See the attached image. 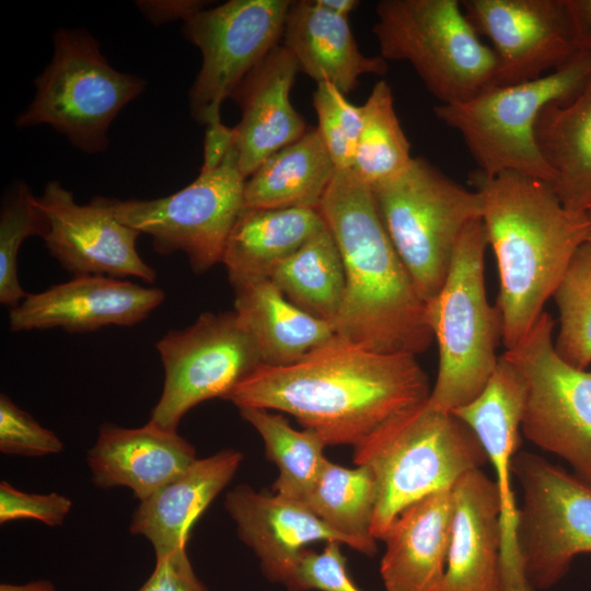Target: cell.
<instances>
[{"instance_id":"6da1fadb","label":"cell","mask_w":591,"mask_h":591,"mask_svg":"<svg viewBox=\"0 0 591 591\" xmlns=\"http://www.w3.org/2000/svg\"><path fill=\"white\" fill-rule=\"evenodd\" d=\"M430 392L415 355L378 352L335 335L294 362L258 366L225 399L290 414L327 445L355 447Z\"/></svg>"},{"instance_id":"7a4b0ae2","label":"cell","mask_w":591,"mask_h":591,"mask_svg":"<svg viewBox=\"0 0 591 591\" xmlns=\"http://www.w3.org/2000/svg\"><path fill=\"white\" fill-rule=\"evenodd\" d=\"M318 210L345 270L335 334L378 352L426 351L434 338L427 304L390 240L371 187L350 169L336 170Z\"/></svg>"},{"instance_id":"3957f363","label":"cell","mask_w":591,"mask_h":591,"mask_svg":"<svg viewBox=\"0 0 591 591\" xmlns=\"http://www.w3.org/2000/svg\"><path fill=\"white\" fill-rule=\"evenodd\" d=\"M470 183L483 198L488 245L496 257L506 349L518 344L544 312L576 251L588 241V212L566 208L552 185L515 172Z\"/></svg>"},{"instance_id":"277c9868","label":"cell","mask_w":591,"mask_h":591,"mask_svg":"<svg viewBox=\"0 0 591 591\" xmlns=\"http://www.w3.org/2000/svg\"><path fill=\"white\" fill-rule=\"evenodd\" d=\"M354 462L368 466L378 500L371 528L381 540L408 506L438 491L451 490L465 474L480 470L486 452L474 431L453 412L429 401L383 422L355 445Z\"/></svg>"},{"instance_id":"5b68a950","label":"cell","mask_w":591,"mask_h":591,"mask_svg":"<svg viewBox=\"0 0 591 591\" xmlns=\"http://www.w3.org/2000/svg\"><path fill=\"white\" fill-rule=\"evenodd\" d=\"M487 246L483 220L473 221L457 241L442 288L426 303L439 347L438 375L428 401L441 410L454 412L476 398L498 364L502 317L486 297Z\"/></svg>"},{"instance_id":"8992f818","label":"cell","mask_w":591,"mask_h":591,"mask_svg":"<svg viewBox=\"0 0 591 591\" xmlns=\"http://www.w3.org/2000/svg\"><path fill=\"white\" fill-rule=\"evenodd\" d=\"M590 81L591 51L580 50L541 78L494 85L464 102L438 104L433 113L461 135L483 174L515 172L552 185L554 173L535 138L536 120L546 106L570 102Z\"/></svg>"},{"instance_id":"52a82bcc","label":"cell","mask_w":591,"mask_h":591,"mask_svg":"<svg viewBox=\"0 0 591 591\" xmlns=\"http://www.w3.org/2000/svg\"><path fill=\"white\" fill-rule=\"evenodd\" d=\"M382 223L427 303L442 288L464 229L482 219L483 198L422 157L372 188Z\"/></svg>"},{"instance_id":"ba28073f","label":"cell","mask_w":591,"mask_h":591,"mask_svg":"<svg viewBox=\"0 0 591 591\" xmlns=\"http://www.w3.org/2000/svg\"><path fill=\"white\" fill-rule=\"evenodd\" d=\"M380 56L407 61L440 104L464 102L495 85L496 57L457 0H382Z\"/></svg>"},{"instance_id":"9c48e42d","label":"cell","mask_w":591,"mask_h":591,"mask_svg":"<svg viewBox=\"0 0 591 591\" xmlns=\"http://www.w3.org/2000/svg\"><path fill=\"white\" fill-rule=\"evenodd\" d=\"M53 40L51 61L35 79V96L15 124H46L81 151L103 152L111 124L146 82L114 69L85 30L58 28Z\"/></svg>"},{"instance_id":"30bf717a","label":"cell","mask_w":591,"mask_h":591,"mask_svg":"<svg viewBox=\"0 0 591 591\" xmlns=\"http://www.w3.org/2000/svg\"><path fill=\"white\" fill-rule=\"evenodd\" d=\"M554 326L553 317L543 312L502 356L526 383L522 434L591 484V371L569 364L557 354Z\"/></svg>"},{"instance_id":"8fae6325","label":"cell","mask_w":591,"mask_h":591,"mask_svg":"<svg viewBox=\"0 0 591 591\" xmlns=\"http://www.w3.org/2000/svg\"><path fill=\"white\" fill-rule=\"evenodd\" d=\"M245 181L234 146L218 167L200 171L189 185L170 196L107 201L118 220L151 237L155 252H183L192 269L200 274L221 263L229 234L244 209Z\"/></svg>"},{"instance_id":"7c38bea8","label":"cell","mask_w":591,"mask_h":591,"mask_svg":"<svg viewBox=\"0 0 591 591\" xmlns=\"http://www.w3.org/2000/svg\"><path fill=\"white\" fill-rule=\"evenodd\" d=\"M512 474L522 491L518 544L524 572L535 591L548 590L577 555L591 553V484L526 451L514 455Z\"/></svg>"},{"instance_id":"4fadbf2b","label":"cell","mask_w":591,"mask_h":591,"mask_svg":"<svg viewBox=\"0 0 591 591\" xmlns=\"http://www.w3.org/2000/svg\"><path fill=\"white\" fill-rule=\"evenodd\" d=\"M155 348L164 384L149 421L170 431H177L184 415L197 404L225 399L263 364L254 339L234 311L205 312L190 326L167 332Z\"/></svg>"},{"instance_id":"5bb4252c","label":"cell","mask_w":591,"mask_h":591,"mask_svg":"<svg viewBox=\"0 0 591 591\" xmlns=\"http://www.w3.org/2000/svg\"><path fill=\"white\" fill-rule=\"evenodd\" d=\"M289 0H230L184 21V35L202 56L189 91L193 118L222 123L220 109L242 80L279 45Z\"/></svg>"},{"instance_id":"9a60e30c","label":"cell","mask_w":591,"mask_h":591,"mask_svg":"<svg viewBox=\"0 0 591 591\" xmlns=\"http://www.w3.org/2000/svg\"><path fill=\"white\" fill-rule=\"evenodd\" d=\"M462 9L493 44L495 85L541 78L580 50L565 0H463Z\"/></svg>"},{"instance_id":"2e32d148","label":"cell","mask_w":591,"mask_h":591,"mask_svg":"<svg viewBox=\"0 0 591 591\" xmlns=\"http://www.w3.org/2000/svg\"><path fill=\"white\" fill-rule=\"evenodd\" d=\"M38 200L47 223L43 239L63 269L73 276L155 281L157 271L136 247L141 233L116 218L107 198L95 197L80 205L60 182L50 181Z\"/></svg>"},{"instance_id":"e0dca14e","label":"cell","mask_w":591,"mask_h":591,"mask_svg":"<svg viewBox=\"0 0 591 591\" xmlns=\"http://www.w3.org/2000/svg\"><path fill=\"white\" fill-rule=\"evenodd\" d=\"M525 401L524 378L501 355L482 393L453 412L474 431L496 474L501 503L503 591H535L526 579L519 551V508L511 485Z\"/></svg>"},{"instance_id":"ac0fdd59","label":"cell","mask_w":591,"mask_h":591,"mask_svg":"<svg viewBox=\"0 0 591 591\" xmlns=\"http://www.w3.org/2000/svg\"><path fill=\"white\" fill-rule=\"evenodd\" d=\"M165 299L163 290L102 275L73 276L63 283L27 294L10 310L12 332L60 327L70 333L108 325L134 326Z\"/></svg>"},{"instance_id":"d6986e66","label":"cell","mask_w":591,"mask_h":591,"mask_svg":"<svg viewBox=\"0 0 591 591\" xmlns=\"http://www.w3.org/2000/svg\"><path fill=\"white\" fill-rule=\"evenodd\" d=\"M299 71L294 57L279 44L231 95L241 108L233 132L239 169L245 179L268 157L308 130L304 118L290 102Z\"/></svg>"},{"instance_id":"ffe728a7","label":"cell","mask_w":591,"mask_h":591,"mask_svg":"<svg viewBox=\"0 0 591 591\" xmlns=\"http://www.w3.org/2000/svg\"><path fill=\"white\" fill-rule=\"evenodd\" d=\"M451 494V540L440 591H503L496 482L475 470L462 476Z\"/></svg>"},{"instance_id":"44dd1931","label":"cell","mask_w":591,"mask_h":591,"mask_svg":"<svg viewBox=\"0 0 591 591\" xmlns=\"http://www.w3.org/2000/svg\"><path fill=\"white\" fill-rule=\"evenodd\" d=\"M224 507L236 524L239 537L259 559L264 575L281 584L306 545L324 541L349 546L305 503L277 494L239 485L227 494Z\"/></svg>"},{"instance_id":"7402d4cb","label":"cell","mask_w":591,"mask_h":591,"mask_svg":"<svg viewBox=\"0 0 591 591\" xmlns=\"http://www.w3.org/2000/svg\"><path fill=\"white\" fill-rule=\"evenodd\" d=\"M196 457L194 447L177 431L151 421L139 428L103 424L86 462L93 484L129 488L139 501L184 472Z\"/></svg>"},{"instance_id":"603a6c76","label":"cell","mask_w":591,"mask_h":591,"mask_svg":"<svg viewBox=\"0 0 591 591\" xmlns=\"http://www.w3.org/2000/svg\"><path fill=\"white\" fill-rule=\"evenodd\" d=\"M243 454L228 449L197 459L139 505L129 531L146 537L155 558L186 548L190 530L236 473Z\"/></svg>"},{"instance_id":"cb8c5ba5","label":"cell","mask_w":591,"mask_h":591,"mask_svg":"<svg viewBox=\"0 0 591 591\" xmlns=\"http://www.w3.org/2000/svg\"><path fill=\"white\" fill-rule=\"evenodd\" d=\"M451 490L431 494L404 509L383 540L380 575L385 591H440L451 540Z\"/></svg>"},{"instance_id":"d4e9b609","label":"cell","mask_w":591,"mask_h":591,"mask_svg":"<svg viewBox=\"0 0 591 591\" xmlns=\"http://www.w3.org/2000/svg\"><path fill=\"white\" fill-rule=\"evenodd\" d=\"M282 45L300 71L317 83L328 82L345 95L358 86L362 74L383 76L387 70L384 58L361 53L348 18L328 11L317 0L290 2Z\"/></svg>"},{"instance_id":"484cf974","label":"cell","mask_w":591,"mask_h":591,"mask_svg":"<svg viewBox=\"0 0 591 591\" xmlns=\"http://www.w3.org/2000/svg\"><path fill=\"white\" fill-rule=\"evenodd\" d=\"M325 228L318 208H244L221 257L233 289L269 279L280 262Z\"/></svg>"},{"instance_id":"4316f807","label":"cell","mask_w":591,"mask_h":591,"mask_svg":"<svg viewBox=\"0 0 591 591\" xmlns=\"http://www.w3.org/2000/svg\"><path fill=\"white\" fill-rule=\"evenodd\" d=\"M235 291L234 312L254 339L263 364L294 362L333 336V325L290 302L270 279Z\"/></svg>"},{"instance_id":"83f0119b","label":"cell","mask_w":591,"mask_h":591,"mask_svg":"<svg viewBox=\"0 0 591 591\" xmlns=\"http://www.w3.org/2000/svg\"><path fill=\"white\" fill-rule=\"evenodd\" d=\"M538 149L554 173L552 187L572 211L591 208V81L570 102L553 103L535 125Z\"/></svg>"},{"instance_id":"f1b7e54d","label":"cell","mask_w":591,"mask_h":591,"mask_svg":"<svg viewBox=\"0 0 591 591\" xmlns=\"http://www.w3.org/2000/svg\"><path fill=\"white\" fill-rule=\"evenodd\" d=\"M336 170L317 128L308 129L246 178L244 208H318Z\"/></svg>"},{"instance_id":"f546056e","label":"cell","mask_w":591,"mask_h":591,"mask_svg":"<svg viewBox=\"0 0 591 591\" xmlns=\"http://www.w3.org/2000/svg\"><path fill=\"white\" fill-rule=\"evenodd\" d=\"M378 500L375 478L366 465L348 468L325 461L304 503L349 547L366 554L376 552L371 528Z\"/></svg>"},{"instance_id":"4dcf8cb0","label":"cell","mask_w":591,"mask_h":591,"mask_svg":"<svg viewBox=\"0 0 591 591\" xmlns=\"http://www.w3.org/2000/svg\"><path fill=\"white\" fill-rule=\"evenodd\" d=\"M269 279L294 305L333 325L344 299L345 270L327 225L280 262Z\"/></svg>"},{"instance_id":"1f68e13d","label":"cell","mask_w":591,"mask_h":591,"mask_svg":"<svg viewBox=\"0 0 591 591\" xmlns=\"http://www.w3.org/2000/svg\"><path fill=\"white\" fill-rule=\"evenodd\" d=\"M239 409L263 438L267 459L278 467L275 494L304 503L327 460L325 441L313 430H296L283 416L268 409Z\"/></svg>"},{"instance_id":"d6a6232c","label":"cell","mask_w":591,"mask_h":591,"mask_svg":"<svg viewBox=\"0 0 591 591\" xmlns=\"http://www.w3.org/2000/svg\"><path fill=\"white\" fill-rule=\"evenodd\" d=\"M362 112V129L350 170L372 188L404 172L414 157L395 113L392 89L385 80L374 84Z\"/></svg>"},{"instance_id":"836d02e7","label":"cell","mask_w":591,"mask_h":591,"mask_svg":"<svg viewBox=\"0 0 591 591\" xmlns=\"http://www.w3.org/2000/svg\"><path fill=\"white\" fill-rule=\"evenodd\" d=\"M553 297L559 312L555 349L569 364L587 369L591 363L590 242L576 251Z\"/></svg>"},{"instance_id":"e575fe53","label":"cell","mask_w":591,"mask_h":591,"mask_svg":"<svg viewBox=\"0 0 591 591\" xmlns=\"http://www.w3.org/2000/svg\"><path fill=\"white\" fill-rule=\"evenodd\" d=\"M47 223L44 211L26 184L11 190L0 213V303L11 309L26 293L18 278V254L23 242L33 235L44 236Z\"/></svg>"},{"instance_id":"d590c367","label":"cell","mask_w":591,"mask_h":591,"mask_svg":"<svg viewBox=\"0 0 591 591\" xmlns=\"http://www.w3.org/2000/svg\"><path fill=\"white\" fill-rule=\"evenodd\" d=\"M317 115V130L337 170L352 166L362 129V106L350 103L328 82H320L312 96Z\"/></svg>"},{"instance_id":"8d00e7d4","label":"cell","mask_w":591,"mask_h":591,"mask_svg":"<svg viewBox=\"0 0 591 591\" xmlns=\"http://www.w3.org/2000/svg\"><path fill=\"white\" fill-rule=\"evenodd\" d=\"M340 545L328 542L321 553L303 549L283 586L289 591H362L348 573Z\"/></svg>"},{"instance_id":"74e56055","label":"cell","mask_w":591,"mask_h":591,"mask_svg":"<svg viewBox=\"0 0 591 591\" xmlns=\"http://www.w3.org/2000/svg\"><path fill=\"white\" fill-rule=\"evenodd\" d=\"M0 451L7 455L46 456L63 451L62 441L40 426L8 395H0Z\"/></svg>"},{"instance_id":"f35d334b","label":"cell","mask_w":591,"mask_h":591,"mask_svg":"<svg viewBox=\"0 0 591 591\" xmlns=\"http://www.w3.org/2000/svg\"><path fill=\"white\" fill-rule=\"evenodd\" d=\"M72 508L71 500L57 493L32 494L0 483V523L34 519L49 526L62 525Z\"/></svg>"},{"instance_id":"ab89813d","label":"cell","mask_w":591,"mask_h":591,"mask_svg":"<svg viewBox=\"0 0 591 591\" xmlns=\"http://www.w3.org/2000/svg\"><path fill=\"white\" fill-rule=\"evenodd\" d=\"M138 591H208L196 576L186 548L155 558L152 573Z\"/></svg>"},{"instance_id":"60d3db41","label":"cell","mask_w":591,"mask_h":591,"mask_svg":"<svg viewBox=\"0 0 591 591\" xmlns=\"http://www.w3.org/2000/svg\"><path fill=\"white\" fill-rule=\"evenodd\" d=\"M140 11L154 24L185 21L195 12L206 8V1L175 0V1H137Z\"/></svg>"},{"instance_id":"b9f144b4","label":"cell","mask_w":591,"mask_h":591,"mask_svg":"<svg viewBox=\"0 0 591 591\" xmlns=\"http://www.w3.org/2000/svg\"><path fill=\"white\" fill-rule=\"evenodd\" d=\"M233 148V127H228L223 123L206 127L204 161L200 171H211L218 167Z\"/></svg>"},{"instance_id":"7bdbcfd3","label":"cell","mask_w":591,"mask_h":591,"mask_svg":"<svg viewBox=\"0 0 591 591\" xmlns=\"http://www.w3.org/2000/svg\"><path fill=\"white\" fill-rule=\"evenodd\" d=\"M579 50L591 51V0H565Z\"/></svg>"},{"instance_id":"ee69618b","label":"cell","mask_w":591,"mask_h":591,"mask_svg":"<svg viewBox=\"0 0 591 591\" xmlns=\"http://www.w3.org/2000/svg\"><path fill=\"white\" fill-rule=\"evenodd\" d=\"M0 591H57L49 580H36L23 584L1 583Z\"/></svg>"},{"instance_id":"f6af8a7d","label":"cell","mask_w":591,"mask_h":591,"mask_svg":"<svg viewBox=\"0 0 591 591\" xmlns=\"http://www.w3.org/2000/svg\"><path fill=\"white\" fill-rule=\"evenodd\" d=\"M317 2L328 11L346 18L359 4L356 0H317Z\"/></svg>"},{"instance_id":"bcb514c9","label":"cell","mask_w":591,"mask_h":591,"mask_svg":"<svg viewBox=\"0 0 591 591\" xmlns=\"http://www.w3.org/2000/svg\"><path fill=\"white\" fill-rule=\"evenodd\" d=\"M590 225H589V235H588V242L591 243V210L588 211Z\"/></svg>"},{"instance_id":"7dc6e473","label":"cell","mask_w":591,"mask_h":591,"mask_svg":"<svg viewBox=\"0 0 591 591\" xmlns=\"http://www.w3.org/2000/svg\"><path fill=\"white\" fill-rule=\"evenodd\" d=\"M590 210H591V208H590Z\"/></svg>"}]
</instances>
